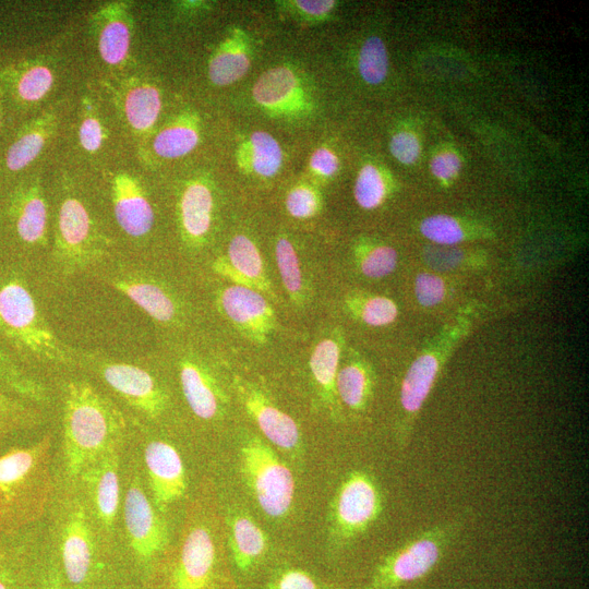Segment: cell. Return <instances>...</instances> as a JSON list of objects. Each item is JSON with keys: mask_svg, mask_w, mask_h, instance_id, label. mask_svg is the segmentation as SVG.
Returning a JSON list of instances; mask_svg holds the SVG:
<instances>
[{"mask_svg": "<svg viewBox=\"0 0 589 589\" xmlns=\"http://www.w3.org/2000/svg\"><path fill=\"white\" fill-rule=\"evenodd\" d=\"M0 389L39 405L48 399L46 386L0 350Z\"/></svg>", "mask_w": 589, "mask_h": 589, "instance_id": "25", "label": "cell"}, {"mask_svg": "<svg viewBox=\"0 0 589 589\" xmlns=\"http://www.w3.org/2000/svg\"><path fill=\"white\" fill-rule=\"evenodd\" d=\"M46 589H63L58 574H53Z\"/></svg>", "mask_w": 589, "mask_h": 589, "instance_id": "51", "label": "cell"}, {"mask_svg": "<svg viewBox=\"0 0 589 589\" xmlns=\"http://www.w3.org/2000/svg\"><path fill=\"white\" fill-rule=\"evenodd\" d=\"M10 221L19 241L26 245L45 239L47 209L41 196L34 192L19 193L9 208Z\"/></svg>", "mask_w": 589, "mask_h": 589, "instance_id": "21", "label": "cell"}, {"mask_svg": "<svg viewBox=\"0 0 589 589\" xmlns=\"http://www.w3.org/2000/svg\"><path fill=\"white\" fill-rule=\"evenodd\" d=\"M160 111L158 91L152 86L132 89L125 99V113L131 125L145 130L154 124Z\"/></svg>", "mask_w": 589, "mask_h": 589, "instance_id": "29", "label": "cell"}, {"mask_svg": "<svg viewBox=\"0 0 589 589\" xmlns=\"http://www.w3.org/2000/svg\"><path fill=\"white\" fill-rule=\"evenodd\" d=\"M362 274L369 278H382L397 265V252L388 245H376L365 251L359 261Z\"/></svg>", "mask_w": 589, "mask_h": 589, "instance_id": "38", "label": "cell"}, {"mask_svg": "<svg viewBox=\"0 0 589 589\" xmlns=\"http://www.w3.org/2000/svg\"><path fill=\"white\" fill-rule=\"evenodd\" d=\"M129 48V31L122 22L106 25L99 38V51L103 59L110 64L123 60Z\"/></svg>", "mask_w": 589, "mask_h": 589, "instance_id": "37", "label": "cell"}, {"mask_svg": "<svg viewBox=\"0 0 589 589\" xmlns=\"http://www.w3.org/2000/svg\"><path fill=\"white\" fill-rule=\"evenodd\" d=\"M0 350L22 368L27 362L65 364L70 360L43 316L24 272L14 265H0Z\"/></svg>", "mask_w": 589, "mask_h": 589, "instance_id": "3", "label": "cell"}, {"mask_svg": "<svg viewBox=\"0 0 589 589\" xmlns=\"http://www.w3.org/2000/svg\"><path fill=\"white\" fill-rule=\"evenodd\" d=\"M438 372L440 363L436 357L425 353L411 363L402 380L399 397L405 417L399 435L401 447L409 441L412 423L432 390Z\"/></svg>", "mask_w": 589, "mask_h": 589, "instance_id": "15", "label": "cell"}, {"mask_svg": "<svg viewBox=\"0 0 589 589\" xmlns=\"http://www.w3.org/2000/svg\"><path fill=\"white\" fill-rule=\"evenodd\" d=\"M361 77L371 85L382 83L388 72V56L384 41L371 36L361 46L358 59Z\"/></svg>", "mask_w": 589, "mask_h": 589, "instance_id": "31", "label": "cell"}, {"mask_svg": "<svg viewBox=\"0 0 589 589\" xmlns=\"http://www.w3.org/2000/svg\"><path fill=\"white\" fill-rule=\"evenodd\" d=\"M339 346L329 338L321 340L310 358V368L315 382L324 394L333 398L338 373Z\"/></svg>", "mask_w": 589, "mask_h": 589, "instance_id": "28", "label": "cell"}, {"mask_svg": "<svg viewBox=\"0 0 589 589\" xmlns=\"http://www.w3.org/2000/svg\"><path fill=\"white\" fill-rule=\"evenodd\" d=\"M417 300L423 306H434L445 297L444 280L432 273H420L414 283Z\"/></svg>", "mask_w": 589, "mask_h": 589, "instance_id": "42", "label": "cell"}, {"mask_svg": "<svg viewBox=\"0 0 589 589\" xmlns=\"http://www.w3.org/2000/svg\"><path fill=\"white\" fill-rule=\"evenodd\" d=\"M144 460L154 506L165 512L187 490L185 469L179 452L165 441H152L144 450Z\"/></svg>", "mask_w": 589, "mask_h": 589, "instance_id": "11", "label": "cell"}, {"mask_svg": "<svg viewBox=\"0 0 589 589\" xmlns=\"http://www.w3.org/2000/svg\"><path fill=\"white\" fill-rule=\"evenodd\" d=\"M180 383L184 398L193 413L213 419L219 408V393L209 374L197 363L184 360L180 364Z\"/></svg>", "mask_w": 589, "mask_h": 589, "instance_id": "20", "label": "cell"}, {"mask_svg": "<svg viewBox=\"0 0 589 589\" xmlns=\"http://www.w3.org/2000/svg\"><path fill=\"white\" fill-rule=\"evenodd\" d=\"M395 302L386 297H371L362 301L359 308L361 320L370 326H385L397 317Z\"/></svg>", "mask_w": 589, "mask_h": 589, "instance_id": "41", "label": "cell"}, {"mask_svg": "<svg viewBox=\"0 0 589 589\" xmlns=\"http://www.w3.org/2000/svg\"><path fill=\"white\" fill-rule=\"evenodd\" d=\"M296 3L304 13L320 16L329 12L335 2L332 0H298Z\"/></svg>", "mask_w": 589, "mask_h": 589, "instance_id": "50", "label": "cell"}, {"mask_svg": "<svg viewBox=\"0 0 589 589\" xmlns=\"http://www.w3.org/2000/svg\"><path fill=\"white\" fill-rule=\"evenodd\" d=\"M297 83L296 75L288 68H273L256 81L253 87V97L263 107H279L292 98Z\"/></svg>", "mask_w": 589, "mask_h": 589, "instance_id": "26", "label": "cell"}, {"mask_svg": "<svg viewBox=\"0 0 589 589\" xmlns=\"http://www.w3.org/2000/svg\"><path fill=\"white\" fill-rule=\"evenodd\" d=\"M101 376L129 406L145 416L155 419L164 412L167 396L144 369L129 363H106Z\"/></svg>", "mask_w": 589, "mask_h": 589, "instance_id": "10", "label": "cell"}, {"mask_svg": "<svg viewBox=\"0 0 589 589\" xmlns=\"http://www.w3.org/2000/svg\"><path fill=\"white\" fill-rule=\"evenodd\" d=\"M389 151L399 163L411 165L419 158L421 145L414 133L399 131L390 139Z\"/></svg>", "mask_w": 589, "mask_h": 589, "instance_id": "44", "label": "cell"}, {"mask_svg": "<svg viewBox=\"0 0 589 589\" xmlns=\"http://www.w3.org/2000/svg\"><path fill=\"white\" fill-rule=\"evenodd\" d=\"M420 232L428 240L441 245H454L465 238L459 221L449 215H433L420 224Z\"/></svg>", "mask_w": 589, "mask_h": 589, "instance_id": "36", "label": "cell"}, {"mask_svg": "<svg viewBox=\"0 0 589 589\" xmlns=\"http://www.w3.org/2000/svg\"><path fill=\"white\" fill-rule=\"evenodd\" d=\"M8 545L0 540V562L3 558L5 552H7Z\"/></svg>", "mask_w": 589, "mask_h": 589, "instance_id": "52", "label": "cell"}, {"mask_svg": "<svg viewBox=\"0 0 589 589\" xmlns=\"http://www.w3.org/2000/svg\"><path fill=\"white\" fill-rule=\"evenodd\" d=\"M111 286L157 322L170 323L177 315L175 300L155 281L128 275L113 278Z\"/></svg>", "mask_w": 589, "mask_h": 589, "instance_id": "19", "label": "cell"}, {"mask_svg": "<svg viewBox=\"0 0 589 589\" xmlns=\"http://www.w3.org/2000/svg\"><path fill=\"white\" fill-rule=\"evenodd\" d=\"M43 421L38 405L0 389V447L14 434L36 429Z\"/></svg>", "mask_w": 589, "mask_h": 589, "instance_id": "24", "label": "cell"}, {"mask_svg": "<svg viewBox=\"0 0 589 589\" xmlns=\"http://www.w3.org/2000/svg\"><path fill=\"white\" fill-rule=\"evenodd\" d=\"M286 207L291 216L296 218H308L316 213L318 197L311 188L298 187L288 193Z\"/></svg>", "mask_w": 589, "mask_h": 589, "instance_id": "43", "label": "cell"}, {"mask_svg": "<svg viewBox=\"0 0 589 589\" xmlns=\"http://www.w3.org/2000/svg\"><path fill=\"white\" fill-rule=\"evenodd\" d=\"M266 589H317V586L306 572L287 569L271 581Z\"/></svg>", "mask_w": 589, "mask_h": 589, "instance_id": "46", "label": "cell"}, {"mask_svg": "<svg viewBox=\"0 0 589 589\" xmlns=\"http://www.w3.org/2000/svg\"><path fill=\"white\" fill-rule=\"evenodd\" d=\"M115 215L120 227L132 237L146 235L154 223V212L129 177H118L113 190Z\"/></svg>", "mask_w": 589, "mask_h": 589, "instance_id": "18", "label": "cell"}, {"mask_svg": "<svg viewBox=\"0 0 589 589\" xmlns=\"http://www.w3.org/2000/svg\"><path fill=\"white\" fill-rule=\"evenodd\" d=\"M220 305L237 327L259 342L265 341L274 327L273 308L254 289L230 286L221 292Z\"/></svg>", "mask_w": 589, "mask_h": 589, "instance_id": "13", "label": "cell"}, {"mask_svg": "<svg viewBox=\"0 0 589 589\" xmlns=\"http://www.w3.org/2000/svg\"><path fill=\"white\" fill-rule=\"evenodd\" d=\"M354 199L364 209L380 206L386 195V183L381 171L374 165H364L356 179Z\"/></svg>", "mask_w": 589, "mask_h": 589, "instance_id": "33", "label": "cell"}, {"mask_svg": "<svg viewBox=\"0 0 589 589\" xmlns=\"http://www.w3.org/2000/svg\"><path fill=\"white\" fill-rule=\"evenodd\" d=\"M127 422L122 412L93 385L68 383L62 407V453L68 477L76 479L95 458L121 445Z\"/></svg>", "mask_w": 589, "mask_h": 589, "instance_id": "1", "label": "cell"}, {"mask_svg": "<svg viewBox=\"0 0 589 589\" xmlns=\"http://www.w3.org/2000/svg\"><path fill=\"white\" fill-rule=\"evenodd\" d=\"M82 146L88 152H95L100 147L103 133L97 120L88 118L83 121L80 129Z\"/></svg>", "mask_w": 589, "mask_h": 589, "instance_id": "49", "label": "cell"}, {"mask_svg": "<svg viewBox=\"0 0 589 589\" xmlns=\"http://www.w3.org/2000/svg\"><path fill=\"white\" fill-rule=\"evenodd\" d=\"M155 508L137 480H133L124 495L123 520L130 548L144 561L160 553L168 543L166 525Z\"/></svg>", "mask_w": 589, "mask_h": 589, "instance_id": "9", "label": "cell"}, {"mask_svg": "<svg viewBox=\"0 0 589 589\" xmlns=\"http://www.w3.org/2000/svg\"><path fill=\"white\" fill-rule=\"evenodd\" d=\"M229 543L237 567L245 572L265 552L266 536L251 518L237 516L230 522Z\"/></svg>", "mask_w": 589, "mask_h": 589, "instance_id": "23", "label": "cell"}, {"mask_svg": "<svg viewBox=\"0 0 589 589\" xmlns=\"http://www.w3.org/2000/svg\"><path fill=\"white\" fill-rule=\"evenodd\" d=\"M216 549L208 528L194 526L187 532L171 575L173 589H206L211 582Z\"/></svg>", "mask_w": 589, "mask_h": 589, "instance_id": "12", "label": "cell"}, {"mask_svg": "<svg viewBox=\"0 0 589 589\" xmlns=\"http://www.w3.org/2000/svg\"><path fill=\"white\" fill-rule=\"evenodd\" d=\"M44 137L39 132H31L19 137L8 149L7 166L16 171L26 167L39 154Z\"/></svg>", "mask_w": 589, "mask_h": 589, "instance_id": "39", "label": "cell"}, {"mask_svg": "<svg viewBox=\"0 0 589 589\" xmlns=\"http://www.w3.org/2000/svg\"><path fill=\"white\" fill-rule=\"evenodd\" d=\"M52 84V74L46 67H33L19 79L16 91L23 100L40 99Z\"/></svg>", "mask_w": 589, "mask_h": 589, "instance_id": "40", "label": "cell"}, {"mask_svg": "<svg viewBox=\"0 0 589 589\" xmlns=\"http://www.w3.org/2000/svg\"><path fill=\"white\" fill-rule=\"evenodd\" d=\"M239 393L248 413L267 440L285 450H291L299 445V429L289 414L275 407L259 390L240 386Z\"/></svg>", "mask_w": 589, "mask_h": 589, "instance_id": "16", "label": "cell"}, {"mask_svg": "<svg viewBox=\"0 0 589 589\" xmlns=\"http://www.w3.org/2000/svg\"><path fill=\"white\" fill-rule=\"evenodd\" d=\"M51 435L0 455V537H13L38 521L53 494Z\"/></svg>", "mask_w": 589, "mask_h": 589, "instance_id": "2", "label": "cell"}, {"mask_svg": "<svg viewBox=\"0 0 589 589\" xmlns=\"http://www.w3.org/2000/svg\"><path fill=\"white\" fill-rule=\"evenodd\" d=\"M276 263L286 290L296 299L302 288V274L293 245L287 238L278 239L275 247Z\"/></svg>", "mask_w": 589, "mask_h": 589, "instance_id": "35", "label": "cell"}, {"mask_svg": "<svg viewBox=\"0 0 589 589\" xmlns=\"http://www.w3.org/2000/svg\"><path fill=\"white\" fill-rule=\"evenodd\" d=\"M251 166L260 176L272 177L281 166L283 153L278 142L267 132L257 131L250 137Z\"/></svg>", "mask_w": 589, "mask_h": 589, "instance_id": "30", "label": "cell"}, {"mask_svg": "<svg viewBox=\"0 0 589 589\" xmlns=\"http://www.w3.org/2000/svg\"><path fill=\"white\" fill-rule=\"evenodd\" d=\"M384 498L375 478L352 470L344 478L329 513L330 533L336 544H348L363 534L382 515Z\"/></svg>", "mask_w": 589, "mask_h": 589, "instance_id": "5", "label": "cell"}, {"mask_svg": "<svg viewBox=\"0 0 589 589\" xmlns=\"http://www.w3.org/2000/svg\"><path fill=\"white\" fill-rule=\"evenodd\" d=\"M214 271L236 285L268 291L262 256L255 244L243 235L235 236L228 247V257L218 259Z\"/></svg>", "mask_w": 589, "mask_h": 589, "instance_id": "17", "label": "cell"}, {"mask_svg": "<svg viewBox=\"0 0 589 589\" xmlns=\"http://www.w3.org/2000/svg\"><path fill=\"white\" fill-rule=\"evenodd\" d=\"M335 387L347 407L361 410L371 394V378L363 366L352 363L337 373Z\"/></svg>", "mask_w": 589, "mask_h": 589, "instance_id": "27", "label": "cell"}, {"mask_svg": "<svg viewBox=\"0 0 589 589\" xmlns=\"http://www.w3.org/2000/svg\"><path fill=\"white\" fill-rule=\"evenodd\" d=\"M213 195L203 183L190 184L181 199L183 230L189 239L199 241L208 232L212 223Z\"/></svg>", "mask_w": 589, "mask_h": 589, "instance_id": "22", "label": "cell"}, {"mask_svg": "<svg viewBox=\"0 0 589 589\" xmlns=\"http://www.w3.org/2000/svg\"><path fill=\"white\" fill-rule=\"evenodd\" d=\"M432 175L443 181L454 179L461 169V159L454 152H441L430 163Z\"/></svg>", "mask_w": 589, "mask_h": 589, "instance_id": "45", "label": "cell"}, {"mask_svg": "<svg viewBox=\"0 0 589 589\" xmlns=\"http://www.w3.org/2000/svg\"><path fill=\"white\" fill-rule=\"evenodd\" d=\"M89 239L91 219L84 205L75 199L65 200L59 213L58 247V260L64 273H74L91 262Z\"/></svg>", "mask_w": 589, "mask_h": 589, "instance_id": "14", "label": "cell"}, {"mask_svg": "<svg viewBox=\"0 0 589 589\" xmlns=\"http://www.w3.org/2000/svg\"><path fill=\"white\" fill-rule=\"evenodd\" d=\"M110 447L89 462L74 480L82 488L98 529L110 532L120 506L119 450Z\"/></svg>", "mask_w": 589, "mask_h": 589, "instance_id": "8", "label": "cell"}, {"mask_svg": "<svg viewBox=\"0 0 589 589\" xmlns=\"http://www.w3.org/2000/svg\"><path fill=\"white\" fill-rule=\"evenodd\" d=\"M241 470L267 516L280 518L289 512L294 494L293 476L269 446L257 437L249 440L241 448Z\"/></svg>", "mask_w": 589, "mask_h": 589, "instance_id": "6", "label": "cell"}, {"mask_svg": "<svg viewBox=\"0 0 589 589\" xmlns=\"http://www.w3.org/2000/svg\"><path fill=\"white\" fill-rule=\"evenodd\" d=\"M310 166L318 175L330 177L337 171L339 163L332 151L321 147L312 154Z\"/></svg>", "mask_w": 589, "mask_h": 589, "instance_id": "48", "label": "cell"}, {"mask_svg": "<svg viewBox=\"0 0 589 589\" xmlns=\"http://www.w3.org/2000/svg\"><path fill=\"white\" fill-rule=\"evenodd\" d=\"M250 68L248 55L240 48L220 50L209 63V77L217 85H228L241 79Z\"/></svg>", "mask_w": 589, "mask_h": 589, "instance_id": "32", "label": "cell"}, {"mask_svg": "<svg viewBox=\"0 0 589 589\" xmlns=\"http://www.w3.org/2000/svg\"><path fill=\"white\" fill-rule=\"evenodd\" d=\"M23 546H9L0 562V589H16V567L23 554Z\"/></svg>", "mask_w": 589, "mask_h": 589, "instance_id": "47", "label": "cell"}, {"mask_svg": "<svg viewBox=\"0 0 589 589\" xmlns=\"http://www.w3.org/2000/svg\"><path fill=\"white\" fill-rule=\"evenodd\" d=\"M96 528L82 493L71 494L60 509L57 541L65 577L72 585L84 584L93 570Z\"/></svg>", "mask_w": 589, "mask_h": 589, "instance_id": "7", "label": "cell"}, {"mask_svg": "<svg viewBox=\"0 0 589 589\" xmlns=\"http://www.w3.org/2000/svg\"><path fill=\"white\" fill-rule=\"evenodd\" d=\"M199 142L195 130L189 127H172L163 130L154 140L155 152L166 158H176L191 152Z\"/></svg>", "mask_w": 589, "mask_h": 589, "instance_id": "34", "label": "cell"}, {"mask_svg": "<svg viewBox=\"0 0 589 589\" xmlns=\"http://www.w3.org/2000/svg\"><path fill=\"white\" fill-rule=\"evenodd\" d=\"M471 517L464 510L409 539L376 565L368 589H394L418 580L433 570L460 537Z\"/></svg>", "mask_w": 589, "mask_h": 589, "instance_id": "4", "label": "cell"}]
</instances>
